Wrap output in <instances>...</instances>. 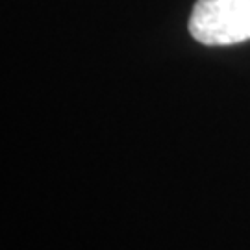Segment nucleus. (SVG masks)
I'll return each mask as SVG.
<instances>
[{
    "mask_svg": "<svg viewBox=\"0 0 250 250\" xmlns=\"http://www.w3.org/2000/svg\"><path fill=\"white\" fill-rule=\"evenodd\" d=\"M189 32L208 46L237 45L250 39V0H197Z\"/></svg>",
    "mask_w": 250,
    "mask_h": 250,
    "instance_id": "nucleus-1",
    "label": "nucleus"
}]
</instances>
